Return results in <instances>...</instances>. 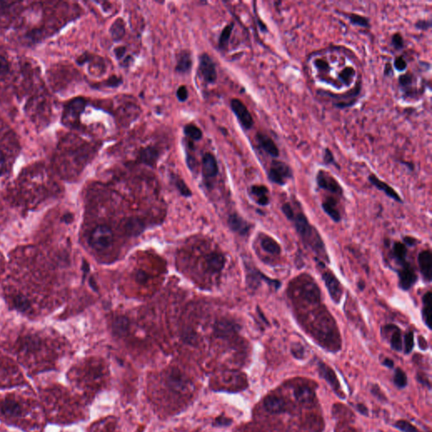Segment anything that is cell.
I'll return each mask as SVG.
<instances>
[{
  "instance_id": "28",
  "label": "cell",
  "mask_w": 432,
  "mask_h": 432,
  "mask_svg": "<svg viewBox=\"0 0 432 432\" xmlns=\"http://www.w3.org/2000/svg\"><path fill=\"white\" fill-rule=\"evenodd\" d=\"M206 264L212 272H220L225 265V258L222 255L212 253L206 258Z\"/></svg>"
},
{
  "instance_id": "61",
  "label": "cell",
  "mask_w": 432,
  "mask_h": 432,
  "mask_svg": "<svg viewBox=\"0 0 432 432\" xmlns=\"http://www.w3.org/2000/svg\"><path fill=\"white\" fill-rule=\"evenodd\" d=\"M358 288L360 289V290H363L365 289V283L363 282V281H359L357 284Z\"/></svg>"
},
{
  "instance_id": "30",
  "label": "cell",
  "mask_w": 432,
  "mask_h": 432,
  "mask_svg": "<svg viewBox=\"0 0 432 432\" xmlns=\"http://www.w3.org/2000/svg\"><path fill=\"white\" fill-rule=\"evenodd\" d=\"M112 38L115 42L121 40L124 37L126 29H125L124 20L122 18H118L113 23L110 29Z\"/></svg>"
},
{
  "instance_id": "3",
  "label": "cell",
  "mask_w": 432,
  "mask_h": 432,
  "mask_svg": "<svg viewBox=\"0 0 432 432\" xmlns=\"http://www.w3.org/2000/svg\"><path fill=\"white\" fill-rule=\"evenodd\" d=\"M165 382L168 389L173 392V394L178 396L187 394L191 387L190 380L184 373L177 368H173L165 374Z\"/></svg>"
},
{
  "instance_id": "47",
  "label": "cell",
  "mask_w": 432,
  "mask_h": 432,
  "mask_svg": "<svg viewBox=\"0 0 432 432\" xmlns=\"http://www.w3.org/2000/svg\"><path fill=\"white\" fill-rule=\"evenodd\" d=\"M177 96H178V100L182 102V103L185 102L187 97H188V92H187V87L184 86V85H182V86L178 88V90H177Z\"/></svg>"
},
{
  "instance_id": "6",
  "label": "cell",
  "mask_w": 432,
  "mask_h": 432,
  "mask_svg": "<svg viewBox=\"0 0 432 432\" xmlns=\"http://www.w3.org/2000/svg\"><path fill=\"white\" fill-rule=\"evenodd\" d=\"M230 108L243 127L247 130L251 129L254 124V121L245 104L242 101L235 98L230 102Z\"/></svg>"
},
{
  "instance_id": "39",
  "label": "cell",
  "mask_w": 432,
  "mask_h": 432,
  "mask_svg": "<svg viewBox=\"0 0 432 432\" xmlns=\"http://www.w3.org/2000/svg\"><path fill=\"white\" fill-rule=\"evenodd\" d=\"M394 427L404 432H420L417 428L405 420H398L395 423Z\"/></svg>"
},
{
  "instance_id": "12",
  "label": "cell",
  "mask_w": 432,
  "mask_h": 432,
  "mask_svg": "<svg viewBox=\"0 0 432 432\" xmlns=\"http://www.w3.org/2000/svg\"><path fill=\"white\" fill-rule=\"evenodd\" d=\"M86 103L83 98H76L70 102L65 109V121L68 123H76L80 118L83 111L85 110Z\"/></svg>"
},
{
  "instance_id": "14",
  "label": "cell",
  "mask_w": 432,
  "mask_h": 432,
  "mask_svg": "<svg viewBox=\"0 0 432 432\" xmlns=\"http://www.w3.org/2000/svg\"><path fill=\"white\" fill-rule=\"evenodd\" d=\"M256 140H257V145H259V147L265 153H267L268 155L275 158H277L280 155V150L277 145L270 136H268L263 132H258L256 135Z\"/></svg>"
},
{
  "instance_id": "53",
  "label": "cell",
  "mask_w": 432,
  "mask_h": 432,
  "mask_svg": "<svg viewBox=\"0 0 432 432\" xmlns=\"http://www.w3.org/2000/svg\"><path fill=\"white\" fill-rule=\"evenodd\" d=\"M136 280L140 283H145L148 280L147 274L144 271H139L136 274Z\"/></svg>"
},
{
  "instance_id": "20",
  "label": "cell",
  "mask_w": 432,
  "mask_h": 432,
  "mask_svg": "<svg viewBox=\"0 0 432 432\" xmlns=\"http://www.w3.org/2000/svg\"><path fill=\"white\" fill-rule=\"evenodd\" d=\"M337 205V201L332 197H327L322 205V210L335 222H340L341 220V215L340 210H338Z\"/></svg>"
},
{
  "instance_id": "11",
  "label": "cell",
  "mask_w": 432,
  "mask_h": 432,
  "mask_svg": "<svg viewBox=\"0 0 432 432\" xmlns=\"http://www.w3.org/2000/svg\"><path fill=\"white\" fill-rule=\"evenodd\" d=\"M318 372L320 376L326 380V382L331 386L333 390L336 392V394L341 398H345V395L343 393L342 389L340 387V382L338 380L337 377L335 372H334L332 368H330L327 364L323 362L318 363Z\"/></svg>"
},
{
  "instance_id": "16",
  "label": "cell",
  "mask_w": 432,
  "mask_h": 432,
  "mask_svg": "<svg viewBox=\"0 0 432 432\" xmlns=\"http://www.w3.org/2000/svg\"><path fill=\"white\" fill-rule=\"evenodd\" d=\"M294 396L299 404L306 406H311L316 402L314 391L308 386H299L294 391Z\"/></svg>"
},
{
  "instance_id": "43",
  "label": "cell",
  "mask_w": 432,
  "mask_h": 432,
  "mask_svg": "<svg viewBox=\"0 0 432 432\" xmlns=\"http://www.w3.org/2000/svg\"><path fill=\"white\" fill-rule=\"evenodd\" d=\"M323 161H324L326 165H335L337 167L334 154H333L332 151L328 148L325 149L324 155H323Z\"/></svg>"
},
{
  "instance_id": "49",
  "label": "cell",
  "mask_w": 432,
  "mask_h": 432,
  "mask_svg": "<svg viewBox=\"0 0 432 432\" xmlns=\"http://www.w3.org/2000/svg\"><path fill=\"white\" fill-rule=\"evenodd\" d=\"M372 393L374 395L375 397H377V400H382V401H386V396L382 392V390L380 389V387L377 385H374L372 388Z\"/></svg>"
},
{
  "instance_id": "48",
  "label": "cell",
  "mask_w": 432,
  "mask_h": 432,
  "mask_svg": "<svg viewBox=\"0 0 432 432\" xmlns=\"http://www.w3.org/2000/svg\"><path fill=\"white\" fill-rule=\"evenodd\" d=\"M415 27L422 30H427L431 27V21L427 20H417L415 23Z\"/></svg>"
},
{
  "instance_id": "31",
  "label": "cell",
  "mask_w": 432,
  "mask_h": 432,
  "mask_svg": "<svg viewBox=\"0 0 432 432\" xmlns=\"http://www.w3.org/2000/svg\"><path fill=\"white\" fill-rule=\"evenodd\" d=\"M129 329V321L127 317H119L116 318L113 323V330L115 335L124 336Z\"/></svg>"
},
{
  "instance_id": "13",
  "label": "cell",
  "mask_w": 432,
  "mask_h": 432,
  "mask_svg": "<svg viewBox=\"0 0 432 432\" xmlns=\"http://www.w3.org/2000/svg\"><path fill=\"white\" fill-rule=\"evenodd\" d=\"M418 263L420 274L425 282L431 281L432 256L430 250H424L418 256Z\"/></svg>"
},
{
  "instance_id": "25",
  "label": "cell",
  "mask_w": 432,
  "mask_h": 432,
  "mask_svg": "<svg viewBox=\"0 0 432 432\" xmlns=\"http://www.w3.org/2000/svg\"><path fill=\"white\" fill-rule=\"evenodd\" d=\"M392 257L397 264L402 266L407 261V247L404 243L396 242L392 245Z\"/></svg>"
},
{
  "instance_id": "1",
  "label": "cell",
  "mask_w": 432,
  "mask_h": 432,
  "mask_svg": "<svg viewBox=\"0 0 432 432\" xmlns=\"http://www.w3.org/2000/svg\"><path fill=\"white\" fill-rule=\"evenodd\" d=\"M290 220H291L295 225V230L300 235L305 245L309 247L315 252V254L321 257L323 261L329 262V258L325 250L324 243L316 228L310 224L307 216L303 213H296L294 211Z\"/></svg>"
},
{
  "instance_id": "19",
  "label": "cell",
  "mask_w": 432,
  "mask_h": 432,
  "mask_svg": "<svg viewBox=\"0 0 432 432\" xmlns=\"http://www.w3.org/2000/svg\"><path fill=\"white\" fill-rule=\"evenodd\" d=\"M385 332L390 333V345L395 351H401L403 349L402 335L400 327L392 324L386 325L383 327Z\"/></svg>"
},
{
  "instance_id": "52",
  "label": "cell",
  "mask_w": 432,
  "mask_h": 432,
  "mask_svg": "<svg viewBox=\"0 0 432 432\" xmlns=\"http://www.w3.org/2000/svg\"><path fill=\"white\" fill-rule=\"evenodd\" d=\"M6 168V158L2 150H0V174H2Z\"/></svg>"
},
{
  "instance_id": "5",
  "label": "cell",
  "mask_w": 432,
  "mask_h": 432,
  "mask_svg": "<svg viewBox=\"0 0 432 432\" xmlns=\"http://www.w3.org/2000/svg\"><path fill=\"white\" fill-rule=\"evenodd\" d=\"M269 179L278 185L284 186L289 179L292 178L293 173L290 165L281 160H273L268 173Z\"/></svg>"
},
{
  "instance_id": "2",
  "label": "cell",
  "mask_w": 432,
  "mask_h": 432,
  "mask_svg": "<svg viewBox=\"0 0 432 432\" xmlns=\"http://www.w3.org/2000/svg\"><path fill=\"white\" fill-rule=\"evenodd\" d=\"M27 405L19 397L10 396L0 401V414L10 420H18L27 415Z\"/></svg>"
},
{
  "instance_id": "42",
  "label": "cell",
  "mask_w": 432,
  "mask_h": 432,
  "mask_svg": "<svg viewBox=\"0 0 432 432\" xmlns=\"http://www.w3.org/2000/svg\"><path fill=\"white\" fill-rule=\"evenodd\" d=\"M393 65H394V68L397 71H400V72H403V71H405L406 69H407V62L405 60L404 57L402 56H398L397 58H395L394 62H393Z\"/></svg>"
},
{
  "instance_id": "54",
  "label": "cell",
  "mask_w": 432,
  "mask_h": 432,
  "mask_svg": "<svg viewBox=\"0 0 432 432\" xmlns=\"http://www.w3.org/2000/svg\"><path fill=\"white\" fill-rule=\"evenodd\" d=\"M417 380L418 382H420V383H421V384L423 385H425V386H427V387H429V389H430V382H429V380H428V378H426L425 376L418 374Z\"/></svg>"
},
{
  "instance_id": "24",
  "label": "cell",
  "mask_w": 432,
  "mask_h": 432,
  "mask_svg": "<svg viewBox=\"0 0 432 432\" xmlns=\"http://www.w3.org/2000/svg\"><path fill=\"white\" fill-rule=\"evenodd\" d=\"M159 158V152L155 148L152 146H147L144 148L143 150H140V159L142 162L145 163L146 165H155Z\"/></svg>"
},
{
  "instance_id": "27",
  "label": "cell",
  "mask_w": 432,
  "mask_h": 432,
  "mask_svg": "<svg viewBox=\"0 0 432 432\" xmlns=\"http://www.w3.org/2000/svg\"><path fill=\"white\" fill-rule=\"evenodd\" d=\"M261 247L264 252L273 255H279L281 252V247L280 244L269 236H263L260 242Z\"/></svg>"
},
{
  "instance_id": "18",
  "label": "cell",
  "mask_w": 432,
  "mask_h": 432,
  "mask_svg": "<svg viewBox=\"0 0 432 432\" xmlns=\"http://www.w3.org/2000/svg\"><path fill=\"white\" fill-rule=\"evenodd\" d=\"M202 169L204 175L207 178H215V177L217 176L218 173H219L217 160H216L215 156L212 154L206 153L204 155L202 161Z\"/></svg>"
},
{
  "instance_id": "59",
  "label": "cell",
  "mask_w": 432,
  "mask_h": 432,
  "mask_svg": "<svg viewBox=\"0 0 432 432\" xmlns=\"http://www.w3.org/2000/svg\"><path fill=\"white\" fill-rule=\"evenodd\" d=\"M419 340H420V341H419V344H420V347L421 348L422 350H426L428 347L427 343H426V340H424V339H423V337H421V336H420V339H419Z\"/></svg>"
},
{
  "instance_id": "45",
  "label": "cell",
  "mask_w": 432,
  "mask_h": 432,
  "mask_svg": "<svg viewBox=\"0 0 432 432\" xmlns=\"http://www.w3.org/2000/svg\"><path fill=\"white\" fill-rule=\"evenodd\" d=\"M176 186L178 187L179 191H180L181 193L183 195H185V196H190L191 195V192H190L189 188L187 187L184 182L183 180H181L180 178H178L177 180H176Z\"/></svg>"
},
{
  "instance_id": "50",
  "label": "cell",
  "mask_w": 432,
  "mask_h": 432,
  "mask_svg": "<svg viewBox=\"0 0 432 432\" xmlns=\"http://www.w3.org/2000/svg\"><path fill=\"white\" fill-rule=\"evenodd\" d=\"M15 307L16 308H19V309L24 310L27 309L29 308V304H28L27 302L25 299H23L22 297H18L15 299Z\"/></svg>"
},
{
  "instance_id": "36",
  "label": "cell",
  "mask_w": 432,
  "mask_h": 432,
  "mask_svg": "<svg viewBox=\"0 0 432 432\" xmlns=\"http://www.w3.org/2000/svg\"><path fill=\"white\" fill-rule=\"evenodd\" d=\"M394 383L398 388H404L407 385V376L401 368H397L395 371Z\"/></svg>"
},
{
  "instance_id": "4",
  "label": "cell",
  "mask_w": 432,
  "mask_h": 432,
  "mask_svg": "<svg viewBox=\"0 0 432 432\" xmlns=\"http://www.w3.org/2000/svg\"><path fill=\"white\" fill-rule=\"evenodd\" d=\"M113 233L107 225H99L93 230L90 238V244L96 251H104L113 243Z\"/></svg>"
},
{
  "instance_id": "7",
  "label": "cell",
  "mask_w": 432,
  "mask_h": 432,
  "mask_svg": "<svg viewBox=\"0 0 432 432\" xmlns=\"http://www.w3.org/2000/svg\"><path fill=\"white\" fill-rule=\"evenodd\" d=\"M322 280L324 281L325 285L333 302L335 304H340V301L342 299L343 292H344L342 285L340 282V280H338L336 276L329 271L322 274Z\"/></svg>"
},
{
  "instance_id": "44",
  "label": "cell",
  "mask_w": 432,
  "mask_h": 432,
  "mask_svg": "<svg viewBox=\"0 0 432 432\" xmlns=\"http://www.w3.org/2000/svg\"><path fill=\"white\" fill-rule=\"evenodd\" d=\"M291 352L295 358L302 359L304 356V348H303V345L297 343V344L292 345Z\"/></svg>"
},
{
  "instance_id": "60",
  "label": "cell",
  "mask_w": 432,
  "mask_h": 432,
  "mask_svg": "<svg viewBox=\"0 0 432 432\" xmlns=\"http://www.w3.org/2000/svg\"><path fill=\"white\" fill-rule=\"evenodd\" d=\"M384 74L386 75H390L392 74V68L390 66L389 63H387L386 68H385Z\"/></svg>"
},
{
  "instance_id": "17",
  "label": "cell",
  "mask_w": 432,
  "mask_h": 432,
  "mask_svg": "<svg viewBox=\"0 0 432 432\" xmlns=\"http://www.w3.org/2000/svg\"><path fill=\"white\" fill-rule=\"evenodd\" d=\"M368 180L372 183V185L377 187V189L384 192L387 197L395 200L396 202L403 203L402 198L398 195V193L392 187H390L387 183H384L383 181L380 180L379 178H377L375 174H371L368 177Z\"/></svg>"
},
{
  "instance_id": "38",
  "label": "cell",
  "mask_w": 432,
  "mask_h": 432,
  "mask_svg": "<svg viewBox=\"0 0 432 432\" xmlns=\"http://www.w3.org/2000/svg\"><path fill=\"white\" fill-rule=\"evenodd\" d=\"M415 346V340H414V333L409 331L405 335V353L410 354L412 351Z\"/></svg>"
},
{
  "instance_id": "62",
  "label": "cell",
  "mask_w": 432,
  "mask_h": 432,
  "mask_svg": "<svg viewBox=\"0 0 432 432\" xmlns=\"http://www.w3.org/2000/svg\"><path fill=\"white\" fill-rule=\"evenodd\" d=\"M346 432H355V431H352V430H349V431H346Z\"/></svg>"
},
{
  "instance_id": "35",
  "label": "cell",
  "mask_w": 432,
  "mask_h": 432,
  "mask_svg": "<svg viewBox=\"0 0 432 432\" xmlns=\"http://www.w3.org/2000/svg\"><path fill=\"white\" fill-rule=\"evenodd\" d=\"M356 74L355 69L350 66L343 69L339 74H338V78L340 79L343 83H345V85H349L350 81L354 79Z\"/></svg>"
},
{
  "instance_id": "46",
  "label": "cell",
  "mask_w": 432,
  "mask_h": 432,
  "mask_svg": "<svg viewBox=\"0 0 432 432\" xmlns=\"http://www.w3.org/2000/svg\"><path fill=\"white\" fill-rule=\"evenodd\" d=\"M10 70L9 62L4 57H0V78L7 75Z\"/></svg>"
},
{
  "instance_id": "29",
  "label": "cell",
  "mask_w": 432,
  "mask_h": 432,
  "mask_svg": "<svg viewBox=\"0 0 432 432\" xmlns=\"http://www.w3.org/2000/svg\"><path fill=\"white\" fill-rule=\"evenodd\" d=\"M124 230L127 234L130 236L139 235L142 232V230L145 228V225L143 224L142 221L140 219L136 218H131L125 221V225L123 226Z\"/></svg>"
},
{
  "instance_id": "9",
  "label": "cell",
  "mask_w": 432,
  "mask_h": 432,
  "mask_svg": "<svg viewBox=\"0 0 432 432\" xmlns=\"http://www.w3.org/2000/svg\"><path fill=\"white\" fill-rule=\"evenodd\" d=\"M198 70L203 80L207 84H213L217 80V72L215 69V62L207 53H204L200 56Z\"/></svg>"
},
{
  "instance_id": "37",
  "label": "cell",
  "mask_w": 432,
  "mask_h": 432,
  "mask_svg": "<svg viewBox=\"0 0 432 432\" xmlns=\"http://www.w3.org/2000/svg\"><path fill=\"white\" fill-rule=\"evenodd\" d=\"M400 85L405 89H410L411 85L415 83V76L411 73H407L405 75H400L398 78Z\"/></svg>"
},
{
  "instance_id": "51",
  "label": "cell",
  "mask_w": 432,
  "mask_h": 432,
  "mask_svg": "<svg viewBox=\"0 0 432 432\" xmlns=\"http://www.w3.org/2000/svg\"><path fill=\"white\" fill-rule=\"evenodd\" d=\"M121 83H122V80L120 79H118V77H116V76L109 78L107 80V85H108V87H117V86L120 85Z\"/></svg>"
},
{
  "instance_id": "33",
  "label": "cell",
  "mask_w": 432,
  "mask_h": 432,
  "mask_svg": "<svg viewBox=\"0 0 432 432\" xmlns=\"http://www.w3.org/2000/svg\"><path fill=\"white\" fill-rule=\"evenodd\" d=\"M233 28H234V24L230 23L223 29L222 32L220 34V39H219V46H220V49L224 50L225 48H227L228 43H229Z\"/></svg>"
},
{
  "instance_id": "8",
  "label": "cell",
  "mask_w": 432,
  "mask_h": 432,
  "mask_svg": "<svg viewBox=\"0 0 432 432\" xmlns=\"http://www.w3.org/2000/svg\"><path fill=\"white\" fill-rule=\"evenodd\" d=\"M398 287L403 290H409L417 282L418 276L412 265L408 262L400 266L397 271Z\"/></svg>"
},
{
  "instance_id": "23",
  "label": "cell",
  "mask_w": 432,
  "mask_h": 432,
  "mask_svg": "<svg viewBox=\"0 0 432 432\" xmlns=\"http://www.w3.org/2000/svg\"><path fill=\"white\" fill-rule=\"evenodd\" d=\"M192 57L189 52L187 50L181 51L178 55V62L176 66L177 71L182 74L188 72L192 68Z\"/></svg>"
},
{
  "instance_id": "32",
  "label": "cell",
  "mask_w": 432,
  "mask_h": 432,
  "mask_svg": "<svg viewBox=\"0 0 432 432\" xmlns=\"http://www.w3.org/2000/svg\"><path fill=\"white\" fill-rule=\"evenodd\" d=\"M348 19L350 20V22L354 25H358L364 28L370 27V20L368 18L363 16V15H357L355 13H350L346 15Z\"/></svg>"
},
{
  "instance_id": "15",
  "label": "cell",
  "mask_w": 432,
  "mask_h": 432,
  "mask_svg": "<svg viewBox=\"0 0 432 432\" xmlns=\"http://www.w3.org/2000/svg\"><path fill=\"white\" fill-rule=\"evenodd\" d=\"M263 406L268 412L274 415L282 414L287 410V405L285 400L275 395H270L265 397Z\"/></svg>"
},
{
  "instance_id": "26",
  "label": "cell",
  "mask_w": 432,
  "mask_h": 432,
  "mask_svg": "<svg viewBox=\"0 0 432 432\" xmlns=\"http://www.w3.org/2000/svg\"><path fill=\"white\" fill-rule=\"evenodd\" d=\"M252 194L256 197L257 203L262 206H266L270 204L269 189L264 185H253L251 187Z\"/></svg>"
},
{
  "instance_id": "55",
  "label": "cell",
  "mask_w": 432,
  "mask_h": 432,
  "mask_svg": "<svg viewBox=\"0 0 432 432\" xmlns=\"http://www.w3.org/2000/svg\"><path fill=\"white\" fill-rule=\"evenodd\" d=\"M356 410L361 415H365V416H368V415H369V411H368V408L365 405H362V404H359V405H356Z\"/></svg>"
},
{
  "instance_id": "10",
  "label": "cell",
  "mask_w": 432,
  "mask_h": 432,
  "mask_svg": "<svg viewBox=\"0 0 432 432\" xmlns=\"http://www.w3.org/2000/svg\"><path fill=\"white\" fill-rule=\"evenodd\" d=\"M316 180H317V186L320 188L327 190L328 192H333L335 194H343V188L341 185L332 175L328 174L327 172L320 170L317 173Z\"/></svg>"
},
{
  "instance_id": "40",
  "label": "cell",
  "mask_w": 432,
  "mask_h": 432,
  "mask_svg": "<svg viewBox=\"0 0 432 432\" xmlns=\"http://www.w3.org/2000/svg\"><path fill=\"white\" fill-rule=\"evenodd\" d=\"M392 45L396 50H400L404 48L405 42L402 35L400 32L395 33L392 37Z\"/></svg>"
},
{
  "instance_id": "58",
  "label": "cell",
  "mask_w": 432,
  "mask_h": 432,
  "mask_svg": "<svg viewBox=\"0 0 432 432\" xmlns=\"http://www.w3.org/2000/svg\"><path fill=\"white\" fill-rule=\"evenodd\" d=\"M382 365L388 368H393V365H394V362H393V360H391L389 358H385L383 362H382Z\"/></svg>"
},
{
  "instance_id": "21",
  "label": "cell",
  "mask_w": 432,
  "mask_h": 432,
  "mask_svg": "<svg viewBox=\"0 0 432 432\" xmlns=\"http://www.w3.org/2000/svg\"><path fill=\"white\" fill-rule=\"evenodd\" d=\"M228 224L231 228V230L239 233L241 235H246L250 229L248 223L238 215H230L228 219Z\"/></svg>"
},
{
  "instance_id": "22",
  "label": "cell",
  "mask_w": 432,
  "mask_h": 432,
  "mask_svg": "<svg viewBox=\"0 0 432 432\" xmlns=\"http://www.w3.org/2000/svg\"><path fill=\"white\" fill-rule=\"evenodd\" d=\"M422 318L429 329H431L432 294L430 291L423 296Z\"/></svg>"
},
{
  "instance_id": "56",
  "label": "cell",
  "mask_w": 432,
  "mask_h": 432,
  "mask_svg": "<svg viewBox=\"0 0 432 432\" xmlns=\"http://www.w3.org/2000/svg\"><path fill=\"white\" fill-rule=\"evenodd\" d=\"M405 245L407 247V246H410V247H414V246L416 245L418 243V241L415 239V238H410V237H406L405 238Z\"/></svg>"
},
{
  "instance_id": "63",
  "label": "cell",
  "mask_w": 432,
  "mask_h": 432,
  "mask_svg": "<svg viewBox=\"0 0 432 432\" xmlns=\"http://www.w3.org/2000/svg\"><path fill=\"white\" fill-rule=\"evenodd\" d=\"M255 432H260V431H255Z\"/></svg>"
},
{
  "instance_id": "34",
  "label": "cell",
  "mask_w": 432,
  "mask_h": 432,
  "mask_svg": "<svg viewBox=\"0 0 432 432\" xmlns=\"http://www.w3.org/2000/svg\"><path fill=\"white\" fill-rule=\"evenodd\" d=\"M184 132L187 135V137L190 138L191 140H201L203 137V132L200 127H197L193 123H188L184 127Z\"/></svg>"
},
{
  "instance_id": "41",
  "label": "cell",
  "mask_w": 432,
  "mask_h": 432,
  "mask_svg": "<svg viewBox=\"0 0 432 432\" xmlns=\"http://www.w3.org/2000/svg\"><path fill=\"white\" fill-rule=\"evenodd\" d=\"M315 67L317 68V70H319L320 72L328 73L330 71L329 63L326 60L317 58L314 61Z\"/></svg>"
},
{
  "instance_id": "57",
  "label": "cell",
  "mask_w": 432,
  "mask_h": 432,
  "mask_svg": "<svg viewBox=\"0 0 432 432\" xmlns=\"http://www.w3.org/2000/svg\"><path fill=\"white\" fill-rule=\"evenodd\" d=\"M114 52H115L116 57L118 58H121L126 52V48L124 47H117Z\"/></svg>"
}]
</instances>
